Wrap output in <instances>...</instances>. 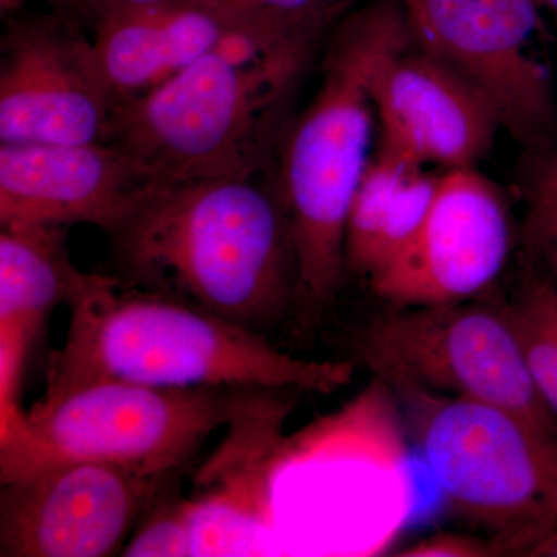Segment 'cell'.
<instances>
[{"label": "cell", "instance_id": "1", "mask_svg": "<svg viewBox=\"0 0 557 557\" xmlns=\"http://www.w3.org/2000/svg\"><path fill=\"white\" fill-rule=\"evenodd\" d=\"M64 304L42 397L94 380L327 395L354 376L350 362L292 357L256 330L108 274L76 270Z\"/></svg>", "mask_w": 557, "mask_h": 557}, {"label": "cell", "instance_id": "2", "mask_svg": "<svg viewBox=\"0 0 557 557\" xmlns=\"http://www.w3.org/2000/svg\"><path fill=\"white\" fill-rule=\"evenodd\" d=\"M263 174L153 186L110 234L126 281L256 332L281 317L298 262L281 189Z\"/></svg>", "mask_w": 557, "mask_h": 557}, {"label": "cell", "instance_id": "3", "mask_svg": "<svg viewBox=\"0 0 557 557\" xmlns=\"http://www.w3.org/2000/svg\"><path fill=\"white\" fill-rule=\"evenodd\" d=\"M319 40L237 11L203 57L113 108L108 141L159 185L263 174L285 102Z\"/></svg>", "mask_w": 557, "mask_h": 557}, {"label": "cell", "instance_id": "4", "mask_svg": "<svg viewBox=\"0 0 557 557\" xmlns=\"http://www.w3.org/2000/svg\"><path fill=\"white\" fill-rule=\"evenodd\" d=\"M410 39L399 0H370L351 10L330 42L317 95L282 141L277 185L299 292L314 306L333 298L346 271L348 214L373 156V73Z\"/></svg>", "mask_w": 557, "mask_h": 557}, {"label": "cell", "instance_id": "5", "mask_svg": "<svg viewBox=\"0 0 557 557\" xmlns=\"http://www.w3.org/2000/svg\"><path fill=\"white\" fill-rule=\"evenodd\" d=\"M448 507L496 533L500 556L557 525V442L472 399L387 383Z\"/></svg>", "mask_w": 557, "mask_h": 557}, {"label": "cell", "instance_id": "6", "mask_svg": "<svg viewBox=\"0 0 557 557\" xmlns=\"http://www.w3.org/2000/svg\"><path fill=\"white\" fill-rule=\"evenodd\" d=\"M359 355L383 383L509 410L557 442V418L534 386L507 304L395 309L364 330Z\"/></svg>", "mask_w": 557, "mask_h": 557}, {"label": "cell", "instance_id": "7", "mask_svg": "<svg viewBox=\"0 0 557 557\" xmlns=\"http://www.w3.org/2000/svg\"><path fill=\"white\" fill-rule=\"evenodd\" d=\"M230 391L94 380L40 397L27 412L36 442L30 471L54 460H91L172 475L230 424L240 397Z\"/></svg>", "mask_w": 557, "mask_h": 557}, {"label": "cell", "instance_id": "8", "mask_svg": "<svg viewBox=\"0 0 557 557\" xmlns=\"http://www.w3.org/2000/svg\"><path fill=\"white\" fill-rule=\"evenodd\" d=\"M420 49L467 79L502 129L530 152L555 148L557 109L547 69L531 53L536 0H399Z\"/></svg>", "mask_w": 557, "mask_h": 557}, {"label": "cell", "instance_id": "9", "mask_svg": "<svg viewBox=\"0 0 557 557\" xmlns=\"http://www.w3.org/2000/svg\"><path fill=\"white\" fill-rule=\"evenodd\" d=\"M171 475L54 460L2 483L0 556L120 555Z\"/></svg>", "mask_w": 557, "mask_h": 557}, {"label": "cell", "instance_id": "10", "mask_svg": "<svg viewBox=\"0 0 557 557\" xmlns=\"http://www.w3.org/2000/svg\"><path fill=\"white\" fill-rule=\"evenodd\" d=\"M511 247L504 190L479 168L443 171L416 239L369 277V285L395 309L482 299L504 273Z\"/></svg>", "mask_w": 557, "mask_h": 557}, {"label": "cell", "instance_id": "11", "mask_svg": "<svg viewBox=\"0 0 557 557\" xmlns=\"http://www.w3.org/2000/svg\"><path fill=\"white\" fill-rule=\"evenodd\" d=\"M115 98L69 14L13 17L2 38L0 143L108 141Z\"/></svg>", "mask_w": 557, "mask_h": 557}, {"label": "cell", "instance_id": "12", "mask_svg": "<svg viewBox=\"0 0 557 557\" xmlns=\"http://www.w3.org/2000/svg\"><path fill=\"white\" fill-rule=\"evenodd\" d=\"M156 185L109 141L2 143L0 225H91L113 234Z\"/></svg>", "mask_w": 557, "mask_h": 557}, {"label": "cell", "instance_id": "13", "mask_svg": "<svg viewBox=\"0 0 557 557\" xmlns=\"http://www.w3.org/2000/svg\"><path fill=\"white\" fill-rule=\"evenodd\" d=\"M372 98L380 146L423 168H478L502 129L485 95L413 39L375 70Z\"/></svg>", "mask_w": 557, "mask_h": 557}, {"label": "cell", "instance_id": "14", "mask_svg": "<svg viewBox=\"0 0 557 557\" xmlns=\"http://www.w3.org/2000/svg\"><path fill=\"white\" fill-rule=\"evenodd\" d=\"M236 20L228 0H159L98 21L95 50L116 104L174 78Z\"/></svg>", "mask_w": 557, "mask_h": 557}, {"label": "cell", "instance_id": "15", "mask_svg": "<svg viewBox=\"0 0 557 557\" xmlns=\"http://www.w3.org/2000/svg\"><path fill=\"white\" fill-rule=\"evenodd\" d=\"M75 265L61 226H2L0 233V373L24 375L47 319L65 302Z\"/></svg>", "mask_w": 557, "mask_h": 557}, {"label": "cell", "instance_id": "16", "mask_svg": "<svg viewBox=\"0 0 557 557\" xmlns=\"http://www.w3.org/2000/svg\"><path fill=\"white\" fill-rule=\"evenodd\" d=\"M394 150L379 146L364 172L351 203L344 245L346 270L369 277L376 248L386 230L403 188L413 172L421 170Z\"/></svg>", "mask_w": 557, "mask_h": 557}, {"label": "cell", "instance_id": "17", "mask_svg": "<svg viewBox=\"0 0 557 557\" xmlns=\"http://www.w3.org/2000/svg\"><path fill=\"white\" fill-rule=\"evenodd\" d=\"M507 309L534 386L557 418V287L547 276L530 274Z\"/></svg>", "mask_w": 557, "mask_h": 557}, {"label": "cell", "instance_id": "18", "mask_svg": "<svg viewBox=\"0 0 557 557\" xmlns=\"http://www.w3.org/2000/svg\"><path fill=\"white\" fill-rule=\"evenodd\" d=\"M523 236L557 287V146L533 152L528 166Z\"/></svg>", "mask_w": 557, "mask_h": 557}, {"label": "cell", "instance_id": "19", "mask_svg": "<svg viewBox=\"0 0 557 557\" xmlns=\"http://www.w3.org/2000/svg\"><path fill=\"white\" fill-rule=\"evenodd\" d=\"M139 520L120 556L185 557L196 556V498L168 497Z\"/></svg>", "mask_w": 557, "mask_h": 557}, {"label": "cell", "instance_id": "20", "mask_svg": "<svg viewBox=\"0 0 557 557\" xmlns=\"http://www.w3.org/2000/svg\"><path fill=\"white\" fill-rule=\"evenodd\" d=\"M240 13L295 35L324 38L354 10L357 0H228Z\"/></svg>", "mask_w": 557, "mask_h": 557}, {"label": "cell", "instance_id": "21", "mask_svg": "<svg viewBox=\"0 0 557 557\" xmlns=\"http://www.w3.org/2000/svg\"><path fill=\"white\" fill-rule=\"evenodd\" d=\"M399 557H491L500 556L496 541L461 533H438L397 549Z\"/></svg>", "mask_w": 557, "mask_h": 557}, {"label": "cell", "instance_id": "22", "mask_svg": "<svg viewBox=\"0 0 557 557\" xmlns=\"http://www.w3.org/2000/svg\"><path fill=\"white\" fill-rule=\"evenodd\" d=\"M62 10L69 16L87 17L97 24L110 14L119 11L135 9V7L148 5L159 0H57Z\"/></svg>", "mask_w": 557, "mask_h": 557}, {"label": "cell", "instance_id": "23", "mask_svg": "<svg viewBox=\"0 0 557 557\" xmlns=\"http://www.w3.org/2000/svg\"><path fill=\"white\" fill-rule=\"evenodd\" d=\"M512 556L557 557V525L547 528L516 548Z\"/></svg>", "mask_w": 557, "mask_h": 557}, {"label": "cell", "instance_id": "24", "mask_svg": "<svg viewBox=\"0 0 557 557\" xmlns=\"http://www.w3.org/2000/svg\"><path fill=\"white\" fill-rule=\"evenodd\" d=\"M28 0H0V13L3 17L13 16L17 11L24 9Z\"/></svg>", "mask_w": 557, "mask_h": 557}, {"label": "cell", "instance_id": "25", "mask_svg": "<svg viewBox=\"0 0 557 557\" xmlns=\"http://www.w3.org/2000/svg\"><path fill=\"white\" fill-rule=\"evenodd\" d=\"M539 5L545 7L557 17V0H537Z\"/></svg>", "mask_w": 557, "mask_h": 557}, {"label": "cell", "instance_id": "26", "mask_svg": "<svg viewBox=\"0 0 557 557\" xmlns=\"http://www.w3.org/2000/svg\"><path fill=\"white\" fill-rule=\"evenodd\" d=\"M536 2H537V0H536ZM537 3H539V2H537Z\"/></svg>", "mask_w": 557, "mask_h": 557}]
</instances>
